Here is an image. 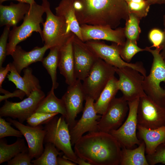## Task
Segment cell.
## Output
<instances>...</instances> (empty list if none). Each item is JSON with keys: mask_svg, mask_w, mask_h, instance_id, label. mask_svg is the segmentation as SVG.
I'll return each mask as SVG.
<instances>
[{"mask_svg": "<svg viewBox=\"0 0 165 165\" xmlns=\"http://www.w3.org/2000/svg\"><path fill=\"white\" fill-rule=\"evenodd\" d=\"M148 38L152 43L151 48L160 47L163 43L164 38L163 31L158 28H154L151 29L148 34Z\"/></svg>", "mask_w": 165, "mask_h": 165, "instance_id": "38", "label": "cell"}, {"mask_svg": "<svg viewBox=\"0 0 165 165\" xmlns=\"http://www.w3.org/2000/svg\"><path fill=\"white\" fill-rule=\"evenodd\" d=\"M0 92L1 93L4 94V95H0V102L4 100L5 101L8 98L14 97L19 98L22 100L25 95H26V94L24 92L18 89L15 90L13 92L11 93L2 89V88H0Z\"/></svg>", "mask_w": 165, "mask_h": 165, "instance_id": "40", "label": "cell"}, {"mask_svg": "<svg viewBox=\"0 0 165 165\" xmlns=\"http://www.w3.org/2000/svg\"><path fill=\"white\" fill-rule=\"evenodd\" d=\"M145 145L141 141L134 149L122 147L120 165H149L145 155Z\"/></svg>", "mask_w": 165, "mask_h": 165, "instance_id": "27", "label": "cell"}, {"mask_svg": "<svg viewBox=\"0 0 165 165\" xmlns=\"http://www.w3.org/2000/svg\"><path fill=\"white\" fill-rule=\"evenodd\" d=\"M137 136L144 142L147 155L153 154L157 148L165 144V126L155 129H149L138 125Z\"/></svg>", "mask_w": 165, "mask_h": 165, "instance_id": "23", "label": "cell"}, {"mask_svg": "<svg viewBox=\"0 0 165 165\" xmlns=\"http://www.w3.org/2000/svg\"><path fill=\"white\" fill-rule=\"evenodd\" d=\"M75 35L60 49L59 51L58 68L68 86L74 84L77 79L75 73L73 48V39Z\"/></svg>", "mask_w": 165, "mask_h": 165, "instance_id": "19", "label": "cell"}, {"mask_svg": "<svg viewBox=\"0 0 165 165\" xmlns=\"http://www.w3.org/2000/svg\"><path fill=\"white\" fill-rule=\"evenodd\" d=\"M28 151L20 152L7 162L8 165H33Z\"/></svg>", "mask_w": 165, "mask_h": 165, "instance_id": "39", "label": "cell"}, {"mask_svg": "<svg viewBox=\"0 0 165 165\" xmlns=\"http://www.w3.org/2000/svg\"><path fill=\"white\" fill-rule=\"evenodd\" d=\"M11 67L10 63L8 64L6 67H0V88H2V85L8 73L10 72Z\"/></svg>", "mask_w": 165, "mask_h": 165, "instance_id": "41", "label": "cell"}, {"mask_svg": "<svg viewBox=\"0 0 165 165\" xmlns=\"http://www.w3.org/2000/svg\"><path fill=\"white\" fill-rule=\"evenodd\" d=\"M129 13H134L141 20L147 15L151 5L146 0H124Z\"/></svg>", "mask_w": 165, "mask_h": 165, "instance_id": "32", "label": "cell"}, {"mask_svg": "<svg viewBox=\"0 0 165 165\" xmlns=\"http://www.w3.org/2000/svg\"><path fill=\"white\" fill-rule=\"evenodd\" d=\"M82 41L103 40L123 45L126 38L124 28L113 29L108 26L83 24L80 25Z\"/></svg>", "mask_w": 165, "mask_h": 165, "instance_id": "17", "label": "cell"}, {"mask_svg": "<svg viewBox=\"0 0 165 165\" xmlns=\"http://www.w3.org/2000/svg\"><path fill=\"white\" fill-rule=\"evenodd\" d=\"M141 20L135 14L129 13L124 28V34L126 39L137 42L141 31L139 26Z\"/></svg>", "mask_w": 165, "mask_h": 165, "instance_id": "31", "label": "cell"}, {"mask_svg": "<svg viewBox=\"0 0 165 165\" xmlns=\"http://www.w3.org/2000/svg\"><path fill=\"white\" fill-rule=\"evenodd\" d=\"M59 49L57 47L50 49L48 55L43 58L41 62L51 77L52 87L54 89L57 88L59 86L57 81V71L58 68Z\"/></svg>", "mask_w": 165, "mask_h": 165, "instance_id": "29", "label": "cell"}, {"mask_svg": "<svg viewBox=\"0 0 165 165\" xmlns=\"http://www.w3.org/2000/svg\"><path fill=\"white\" fill-rule=\"evenodd\" d=\"M28 151L24 140L18 138L13 143L8 145L4 139H0V164L8 162L18 153Z\"/></svg>", "mask_w": 165, "mask_h": 165, "instance_id": "28", "label": "cell"}, {"mask_svg": "<svg viewBox=\"0 0 165 165\" xmlns=\"http://www.w3.org/2000/svg\"><path fill=\"white\" fill-rule=\"evenodd\" d=\"M76 19L80 25L87 24L116 28L129 12L124 0H73Z\"/></svg>", "mask_w": 165, "mask_h": 165, "instance_id": "1", "label": "cell"}, {"mask_svg": "<svg viewBox=\"0 0 165 165\" xmlns=\"http://www.w3.org/2000/svg\"><path fill=\"white\" fill-rule=\"evenodd\" d=\"M11 124L10 122L0 117V139L9 136L22 137L23 135L21 132L12 127Z\"/></svg>", "mask_w": 165, "mask_h": 165, "instance_id": "35", "label": "cell"}, {"mask_svg": "<svg viewBox=\"0 0 165 165\" xmlns=\"http://www.w3.org/2000/svg\"><path fill=\"white\" fill-rule=\"evenodd\" d=\"M129 110L128 102L123 97H115L98 122L99 131L109 133L122 124Z\"/></svg>", "mask_w": 165, "mask_h": 165, "instance_id": "13", "label": "cell"}, {"mask_svg": "<svg viewBox=\"0 0 165 165\" xmlns=\"http://www.w3.org/2000/svg\"><path fill=\"white\" fill-rule=\"evenodd\" d=\"M138 125L149 129L165 126V108L159 106L146 95L139 98Z\"/></svg>", "mask_w": 165, "mask_h": 165, "instance_id": "12", "label": "cell"}, {"mask_svg": "<svg viewBox=\"0 0 165 165\" xmlns=\"http://www.w3.org/2000/svg\"><path fill=\"white\" fill-rule=\"evenodd\" d=\"M85 42L98 58L108 64L118 68L130 67L139 72L144 77L147 75L146 70L141 62L129 63L122 59L120 55V45L114 42L111 45H108L104 42L96 40Z\"/></svg>", "mask_w": 165, "mask_h": 165, "instance_id": "9", "label": "cell"}, {"mask_svg": "<svg viewBox=\"0 0 165 165\" xmlns=\"http://www.w3.org/2000/svg\"><path fill=\"white\" fill-rule=\"evenodd\" d=\"M115 69L119 77V90L127 101H131L146 95L143 86L144 76L139 72L129 67H115Z\"/></svg>", "mask_w": 165, "mask_h": 165, "instance_id": "10", "label": "cell"}, {"mask_svg": "<svg viewBox=\"0 0 165 165\" xmlns=\"http://www.w3.org/2000/svg\"><path fill=\"white\" fill-rule=\"evenodd\" d=\"M44 13V8L42 5L35 2L30 6L21 24L13 27L10 31L7 45V55H11L17 44L31 36L33 32L39 33L42 38V32L40 24L43 23L42 16Z\"/></svg>", "mask_w": 165, "mask_h": 165, "instance_id": "4", "label": "cell"}, {"mask_svg": "<svg viewBox=\"0 0 165 165\" xmlns=\"http://www.w3.org/2000/svg\"><path fill=\"white\" fill-rule=\"evenodd\" d=\"M48 49L47 46L44 45L42 47L36 46L31 51H27L20 46L17 45L11 55L13 59L12 63L20 75L23 70L31 64L42 62L45 52Z\"/></svg>", "mask_w": 165, "mask_h": 165, "instance_id": "20", "label": "cell"}, {"mask_svg": "<svg viewBox=\"0 0 165 165\" xmlns=\"http://www.w3.org/2000/svg\"><path fill=\"white\" fill-rule=\"evenodd\" d=\"M139 98L128 101L129 110L127 118L118 129L109 133L114 137L122 147L131 149L136 145H138L141 141L138 138L137 130L138 125L137 111Z\"/></svg>", "mask_w": 165, "mask_h": 165, "instance_id": "11", "label": "cell"}, {"mask_svg": "<svg viewBox=\"0 0 165 165\" xmlns=\"http://www.w3.org/2000/svg\"><path fill=\"white\" fill-rule=\"evenodd\" d=\"M30 4L22 2L15 4L11 2L9 5H0V26L9 27L16 26L28 12Z\"/></svg>", "mask_w": 165, "mask_h": 165, "instance_id": "22", "label": "cell"}, {"mask_svg": "<svg viewBox=\"0 0 165 165\" xmlns=\"http://www.w3.org/2000/svg\"><path fill=\"white\" fill-rule=\"evenodd\" d=\"M163 20L164 28L163 31L164 34V38L163 42L161 46H162V49L160 52V54L163 58L165 60V14L163 16Z\"/></svg>", "mask_w": 165, "mask_h": 165, "instance_id": "43", "label": "cell"}, {"mask_svg": "<svg viewBox=\"0 0 165 165\" xmlns=\"http://www.w3.org/2000/svg\"><path fill=\"white\" fill-rule=\"evenodd\" d=\"M10 0H0V4H2L3 2ZM16 0L19 2H22L27 3L30 5V6L32 5L33 4L35 3L36 2L35 0Z\"/></svg>", "mask_w": 165, "mask_h": 165, "instance_id": "44", "label": "cell"}, {"mask_svg": "<svg viewBox=\"0 0 165 165\" xmlns=\"http://www.w3.org/2000/svg\"><path fill=\"white\" fill-rule=\"evenodd\" d=\"M74 145L76 155L91 165H120L122 146L109 133L89 132L83 135Z\"/></svg>", "mask_w": 165, "mask_h": 165, "instance_id": "2", "label": "cell"}, {"mask_svg": "<svg viewBox=\"0 0 165 165\" xmlns=\"http://www.w3.org/2000/svg\"><path fill=\"white\" fill-rule=\"evenodd\" d=\"M85 104L80 119L69 130L71 142L74 145L85 133L98 131V122L101 115L97 113L94 104V100L90 97H86Z\"/></svg>", "mask_w": 165, "mask_h": 165, "instance_id": "15", "label": "cell"}, {"mask_svg": "<svg viewBox=\"0 0 165 165\" xmlns=\"http://www.w3.org/2000/svg\"><path fill=\"white\" fill-rule=\"evenodd\" d=\"M150 5L165 4V0H146Z\"/></svg>", "mask_w": 165, "mask_h": 165, "instance_id": "45", "label": "cell"}, {"mask_svg": "<svg viewBox=\"0 0 165 165\" xmlns=\"http://www.w3.org/2000/svg\"><path fill=\"white\" fill-rule=\"evenodd\" d=\"M76 163L79 165H91L87 161L78 157Z\"/></svg>", "mask_w": 165, "mask_h": 165, "instance_id": "46", "label": "cell"}, {"mask_svg": "<svg viewBox=\"0 0 165 165\" xmlns=\"http://www.w3.org/2000/svg\"><path fill=\"white\" fill-rule=\"evenodd\" d=\"M11 69L7 77L9 81L15 85L16 89L24 92L27 97L33 91L41 90L38 79L32 74V70L28 67L23 70L24 75L21 77L17 72L12 63H10Z\"/></svg>", "mask_w": 165, "mask_h": 165, "instance_id": "21", "label": "cell"}, {"mask_svg": "<svg viewBox=\"0 0 165 165\" xmlns=\"http://www.w3.org/2000/svg\"><path fill=\"white\" fill-rule=\"evenodd\" d=\"M56 15L65 21L68 32H72L82 41L80 25L75 15L73 0H61L55 8Z\"/></svg>", "mask_w": 165, "mask_h": 165, "instance_id": "24", "label": "cell"}, {"mask_svg": "<svg viewBox=\"0 0 165 165\" xmlns=\"http://www.w3.org/2000/svg\"><path fill=\"white\" fill-rule=\"evenodd\" d=\"M58 114V113H46L35 112L26 121L29 125L36 127L44 124L47 121Z\"/></svg>", "mask_w": 165, "mask_h": 165, "instance_id": "34", "label": "cell"}, {"mask_svg": "<svg viewBox=\"0 0 165 165\" xmlns=\"http://www.w3.org/2000/svg\"><path fill=\"white\" fill-rule=\"evenodd\" d=\"M73 48L75 76L77 79L83 81L99 58L85 42L75 35L73 39Z\"/></svg>", "mask_w": 165, "mask_h": 165, "instance_id": "14", "label": "cell"}, {"mask_svg": "<svg viewBox=\"0 0 165 165\" xmlns=\"http://www.w3.org/2000/svg\"><path fill=\"white\" fill-rule=\"evenodd\" d=\"M146 160L149 165H155L158 163L165 164V144H162L151 155H147Z\"/></svg>", "mask_w": 165, "mask_h": 165, "instance_id": "36", "label": "cell"}, {"mask_svg": "<svg viewBox=\"0 0 165 165\" xmlns=\"http://www.w3.org/2000/svg\"><path fill=\"white\" fill-rule=\"evenodd\" d=\"M7 120L12 123L24 137L28 145V152L32 159H37L42 153L46 131L42 125L36 127L26 126L17 120L8 118Z\"/></svg>", "mask_w": 165, "mask_h": 165, "instance_id": "18", "label": "cell"}, {"mask_svg": "<svg viewBox=\"0 0 165 165\" xmlns=\"http://www.w3.org/2000/svg\"><path fill=\"white\" fill-rule=\"evenodd\" d=\"M145 51L150 53L153 56V61L149 74L144 77L143 86L144 92L154 102L165 108V86H160L165 83V60L160 54L162 46L155 49L146 46Z\"/></svg>", "mask_w": 165, "mask_h": 165, "instance_id": "3", "label": "cell"}, {"mask_svg": "<svg viewBox=\"0 0 165 165\" xmlns=\"http://www.w3.org/2000/svg\"><path fill=\"white\" fill-rule=\"evenodd\" d=\"M115 67L99 58L96 61L89 75L83 81V88L86 97H90L95 101L109 81L115 76Z\"/></svg>", "mask_w": 165, "mask_h": 165, "instance_id": "7", "label": "cell"}, {"mask_svg": "<svg viewBox=\"0 0 165 165\" xmlns=\"http://www.w3.org/2000/svg\"><path fill=\"white\" fill-rule=\"evenodd\" d=\"M86 97L82 83L78 79L73 84L68 86L62 96L61 99L64 104L66 111L65 119L69 130L76 122L75 119L77 115L83 111V102Z\"/></svg>", "mask_w": 165, "mask_h": 165, "instance_id": "16", "label": "cell"}, {"mask_svg": "<svg viewBox=\"0 0 165 165\" xmlns=\"http://www.w3.org/2000/svg\"><path fill=\"white\" fill-rule=\"evenodd\" d=\"M45 144V148L41 156L37 159L31 160L33 165H57L58 156L64 154L59 152L55 145L50 143Z\"/></svg>", "mask_w": 165, "mask_h": 165, "instance_id": "30", "label": "cell"}, {"mask_svg": "<svg viewBox=\"0 0 165 165\" xmlns=\"http://www.w3.org/2000/svg\"><path fill=\"white\" fill-rule=\"evenodd\" d=\"M54 90L52 87L47 96L39 104L35 112L58 113L60 114L65 118L66 111L64 104L61 99H59L56 96Z\"/></svg>", "mask_w": 165, "mask_h": 165, "instance_id": "26", "label": "cell"}, {"mask_svg": "<svg viewBox=\"0 0 165 165\" xmlns=\"http://www.w3.org/2000/svg\"><path fill=\"white\" fill-rule=\"evenodd\" d=\"M41 5L46 14V21L42 24V42L49 49L55 47L60 49L74 34L68 31L67 24L63 18L52 12L48 0H42Z\"/></svg>", "mask_w": 165, "mask_h": 165, "instance_id": "6", "label": "cell"}, {"mask_svg": "<svg viewBox=\"0 0 165 165\" xmlns=\"http://www.w3.org/2000/svg\"><path fill=\"white\" fill-rule=\"evenodd\" d=\"M118 79L115 76L109 81L94 102V105L97 114L102 115L106 111L112 100L115 97L119 89Z\"/></svg>", "mask_w": 165, "mask_h": 165, "instance_id": "25", "label": "cell"}, {"mask_svg": "<svg viewBox=\"0 0 165 165\" xmlns=\"http://www.w3.org/2000/svg\"><path fill=\"white\" fill-rule=\"evenodd\" d=\"M59 156L57 158V165H76L75 163L65 159L63 157H61Z\"/></svg>", "mask_w": 165, "mask_h": 165, "instance_id": "42", "label": "cell"}, {"mask_svg": "<svg viewBox=\"0 0 165 165\" xmlns=\"http://www.w3.org/2000/svg\"><path fill=\"white\" fill-rule=\"evenodd\" d=\"M10 27L5 26L0 37V67L2 66L7 55V39L10 31Z\"/></svg>", "mask_w": 165, "mask_h": 165, "instance_id": "37", "label": "cell"}, {"mask_svg": "<svg viewBox=\"0 0 165 165\" xmlns=\"http://www.w3.org/2000/svg\"><path fill=\"white\" fill-rule=\"evenodd\" d=\"M145 50V48L138 47L137 42L126 39L124 44L120 46V55L124 61L129 63L137 53Z\"/></svg>", "mask_w": 165, "mask_h": 165, "instance_id": "33", "label": "cell"}, {"mask_svg": "<svg viewBox=\"0 0 165 165\" xmlns=\"http://www.w3.org/2000/svg\"><path fill=\"white\" fill-rule=\"evenodd\" d=\"M45 97L44 93L40 90L33 92L27 98L19 102H13L6 100L0 108V117L17 119L23 123L35 112Z\"/></svg>", "mask_w": 165, "mask_h": 165, "instance_id": "8", "label": "cell"}, {"mask_svg": "<svg viewBox=\"0 0 165 165\" xmlns=\"http://www.w3.org/2000/svg\"><path fill=\"white\" fill-rule=\"evenodd\" d=\"M57 116L44 124L46 134L44 144H53L63 153V157L76 163L78 156L72 148L68 125L64 116H61L59 117Z\"/></svg>", "mask_w": 165, "mask_h": 165, "instance_id": "5", "label": "cell"}]
</instances>
